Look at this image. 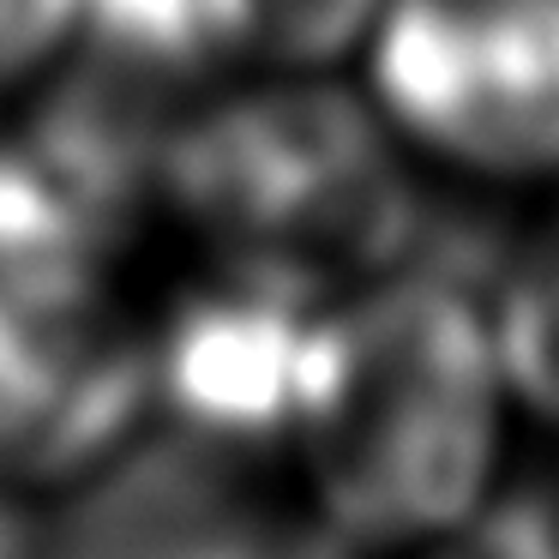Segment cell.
Here are the masks:
<instances>
[{"mask_svg": "<svg viewBox=\"0 0 559 559\" xmlns=\"http://www.w3.org/2000/svg\"><path fill=\"white\" fill-rule=\"evenodd\" d=\"M487 559H559V475L518 487L487 518Z\"/></svg>", "mask_w": 559, "mask_h": 559, "instance_id": "obj_8", "label": "cell"}, {"mask_svg": "<svg viewBox=\"0 0 559 559\" xmlns=\"http://www.w3.org/2000/svg\"><path fill=\"white\" fill-rule=\"evenodd\" d=\"M379 97L469 169H559V0H397Z\"/></svg>", "mask_w": 559, "mask_h": 559, "instance_id": "obj_3", "label": "cell"}, {"mask_svg": "<svg viewBox=\"0 0 559 559\" xmlns=\"http://www.w3.org/2000/svg\"><path fill=\"white\" fill-rule=\"evenodd\" d=\"M379 0H199L211 49L247 61L313 67L361 37Z\"/></svg>", "mask_w": 559, "mask_h": 559, "instance_id": "obj_6", "label": "cell"}, {"mask_svg": "<svg viewBox=\"0 0 559 559\" xmlns=\"http://www.w3.org/2000/svg\"><path fill=\"white\" fill-rule=\"evenodd\" d=\"M133 367L79 325V295L0 289V469L91 451L133 403Z\"/></svg>", "mask_w": 559, "mask_h": 559, "instance_id": "obj_4", "label": "cell"}, {"mask_svg": "<svg viewBox=\"0 0 559 559\" xmlns=\"http://www.w3.org/2000/svg\"><path fill=\"white\" fill-rule=\"evenodd\" d=\"M499 349L463 295L397 283L307 325L301 445L331 518L373 542L457 523L493 463Z\"/></svg>", "mask_w": 559, "mask_h": 559, "instance_id": "obj_1", "label": "cell"}, {"mask_svg": "<svg viewBox=\"0 0 559 559\" xmlns=\"http://www.w3.org/2000/svg\"><path fill=\"white\" fill-rule=\"evenodd\" d=\"M187 211L295 277L307 259L391 253L409 223L373 121L325 91L229 103L175 145Z\"/></svg>", "mask_w": 559, "mask_h": 559, "instance_id": "obj_2", "label": "cell"}, {"mask_svg": "<svg viewBox=\"0 0 559 559\" xmlns=\"http://www.w3.org/2000/svg\"><path fill=\"white\" fill-rule=\"evenodd\" d=\"M79 0H0V91L73 31Z\"/></svg>", "mask_w": 559, "mask_h": 559, "instance_id": "obj_9", "label": "cell"}, {"mask_svg": "<svg viewBox=\"0 0 559 559\" xmlns=\"http://www.w3.org/2000/svg\"><path fill=\"white\" fill-rule=\"evenodd\" d=\"M499 367L535 409L559 421V247L511 289L499 313Z\"/></svg>", "mask_w": 559, "mask_h": 559, "instance_id": "obj_7", "label": "cell"}, {"mask_svg": "<svg viewBox=\"0 0 559 559\" xmlns=\"http://www.w3.org/2000/svg\"><path fill=\"white\" fill-rule=\"evenodd\" d=\"M307 325L295 319L289 277L265 271L259 289L187 307L169 343V397L211 433H265L295 403V361Z\"/></svg>", "mask_w": 559, "mask_h": 559, "instance_id": "obj_5", "label": "cell"}]
</instances>
